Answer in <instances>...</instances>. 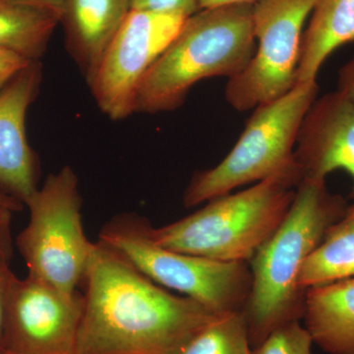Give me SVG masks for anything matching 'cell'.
Returning a JSON list of instances; mask_svg holds the SVG:
<instances>
[{"label": "cell", "instance_id": "obj_18", "mask_svg": "<svg viewBox=\"0 0 354 354\" xmlns=\"http://www.w3.org/2000/svg\"><path fill=\"white\" fill-rule=\"evenodd\" d=\"M181 354H252L243 312L218 317L200 330Z\"/></svg>", "mask_w": 354, "mask_h": 354}, {"label": "cell", "instance_id": "obj_6", "mask_svg": "<svg viewBox=\"0 0 354 354\" xmlns=\"http://www.w3.org/2000/svg\"><path fill=\"white\" fill-rule=\"evenodd\" d=\"M318 93L317 81L297 83L288 94L254 109L227 157L191 178L184 191L183 206L193 208L295 165L300 127Z\"/></svg>", "mask_w": 354, "mask_h": 354}, {"label": "cell", "instance_id": "obj_14", "mask_svg": "<svg viewBox=\"0 0 354 354\" xmlns=\"http://www.w3.org/2000/svg\"><path fill=\"white\" fill-rule=\"evenodd\" d=\"M304 326L327 354H354V278L307 290Z\"/></svg>", "mask_w": 354, "mask_h": 354}, {"label": "cell", "instance_id": "obj_20", "mask_svg": "<svg viewBox=\"0 0 354 354\" xmlns=\"http://www.w3.org/2000/svg\"><path fill=\"white\" fill-rule=\"evenodd\" d=\"M130 10L189 18L200 10L198 0H129Z\"/></svg>", "mask_w": 354, "mask_h": 354}, {"label": "cell", "instance_id": "obj_21", "mask_svg": "<svg viewBox=\"0 0 354 354\" xmlns=\"http://www.w3.org/2000/svg\"><path fill=\"white\" fill-rule=\"evenodd\" d=\"M9 263L10 261L0 256V353L4 351L3 333L7 304L14 279H16L15 274L11 271Z\"/></svg>", "mask_w": 354, "mask_h": 354}, {"label": "cell", "instance_id": "obj_16", "mask_svg": "<svg viewBox=\"0 0 354 354\" xmlns=\"http://www.w3.org/2000/svg\"><path fill=\"white\" fill-rule=\"evenodd\" d=\"M354 278V203L326 232L323 241L305 261L299 283L308 290Z\"/></svg>", "mask_w": 354, "mask_h": 354}, {"label": "cell", "instance_id": "obj_23", "mask_svg": "<svg viewBox=\"0 0 354 354\" xmlns=\"http://www.w3.org/2000/svg\"><path fill=\"white\" fill-rule=\"evenodd\" d=\"M14 212L0 208V256L10 261L13 256V241L11 234V221Z\"/></svg>", "mask_w": 354, "mask_h": 354}, {"label": "cell", "instance_id": "obj_28", "mask_svg": "<svg viewBox=\"0 0 354 354\" xmlns=\"http://www.w3.org/2000/svg\"><path fill=\"white\" fill-rule=\"evenodd\" d=\"M0 354H16V353H10V351H2V353H0Z\"/></svg>", "mask_w": 354, "mask_h": 354}, {"label": "cell", "instance_id": "obj_19", "mask_svg": "<svg viewBox=\"0 0 354 354\" xmlns=\"http://www.w3.org/2000/svg\"><path fill=\"white\" fill-rule=\"evenodd\" d=\"M314 341L300 321L281 326L252 349V354H313Z\"/></svg>", "mask_w": 354, "mask_h": 354}, {"label": "cell", "instance_id": "obj_22", "mask_svg": "<svg viewBox=\"0 0 354 354\" xmlns=\"http://www.w3.org/2000/svg\"><path fill=\"white\" fill-rule=\"evenodd\" d=\"M30 62L31 60L14 51L0 48V88L17 75Z\"/></svg>", "mask_w": 354, "mask_h": 354}, {"label": "cell", "instance_id": "obj_13", "mask_svg": "<svg viewBox=\"0 0 354 354\" xmlns=\"http://www.w3.org/2000/svg\"><path fill=\"white\" fill-rule=\"evenodd\" d=\"M129 12V0H64L59 24L88 85Z\"/></svg>", "mask_w": 354, "mask_h": 354}, {"label": "cell", "instance_id": "obj_4", "mask_svg": "<svg viewBox=\"0 0 354 354\" xmlns=\"http://www.w3.org/2000/svg\"><path fill=\"white\" fill-rule=\"evenodd\" d=\"M302 176L297 162L248 189L207 202L195 213L152 228L160 245L221 262H247L290 211Z\"/></svg>", "mask_w": 354, "mask_h": 354}, {"label": "cell", "instance_id": "obj_10", "mask_svg": "<svg viewBox=\"0 0 354 354\" xmlns=\"http://www.w3.org/2000/svg\"><path fill=\"white\" fill-rule=\"evenodd\" d=\"M84 295L65 293L27 274L14 279L4 322L3 351L76 354Z\"/></svg>", "mask_w": 354, "mask_h": 354}, {"label": "cell", "instance_id": "obj_9", "mask_svg": "<svg viewBox=\"0 0 354 354\" xmlns=\"http://www.w3.org/2000/svg\"><path fill=\"white\" fill-rule=\"evenodd\" d=\"M187 18L130 10L88 86L95 102L113 120L134 113L140 84Z\"/></svg>", "mask_w": 354, "mask_h": 354}, {"label": "cell", "instance_id": "obj_17", "mask_svg": "<svg viewBox=\"0 0 354 354\" xmlns=\"http://www.w3.org/2000/svg\"><path fill=\"white\" fill-rule=\"evenodd\" d=\"M59 17L46 9L0 0V48L39 62Z\"/></svg>", "mask_w": 354, "mask_h": 354}, {"label": "cell", "instance_id": "obj_11", "mask_svg": "<svg viewBox=\"0 0 354 354\" xmlns=\"http://www.w3.org/2000/svg\"><path fill=\"white\" fill-rule=\"evenodd\" d=\"M43 79L39 62H31L0 88V188L26 204L35 194L39 162L26 134L28 109Z\"/></svg>", "mask_w": 354, "mask_h": 354}, {"label": "cell", "instance_id": "obj_25", "mask_svg": "<svg viewBox=\"0 0 354 354\" xmlns=\"http://www.w3.org/2000/svg\"><path fill=\"white\" fill-rule=\"evenodd\" d=\"M6 1L46 9V10L57 14L59 19L62 10H64V0H6Z\"/></svg>", "mask_w": 354, "mask_h": 354}, {"label": "cell", "instance_id": "obj_15", "mask_svg": "<svg viewBox=\"0 0 354 354\" xmlns=\"http://www.w3.org/2000/svg\"><path fill=\"white\" fill-rule=\"evenodd\" d=\"M354 41V0H316L302 37L297 83L317 81L327 58Z\"/></svg>", "mask_w": 354, "mask_h": 354}, {"label": "cell", "instance_id": "obj_24", "mask_svg": "<svg viewBox=\"0 0 354 354\" xmlns=\"http://www.w3.org/2000/svg\"><path fill=\"white\" fill-rule=\"evenodd\" d=\"M337 90L354 101V57L339 69Z\"/></svg>", "mask_w": 354, "mask_h": 354}, {"label": "cell", "instance_id": "obj_7", "mask_svg": "<svg viewBox=\"0 0 354 354\" xmlns=\"http://www.w3.org/2000/svg\"><path fill=\"white\" fill-rule=\"evenodd\" d=\"M26 206L29 223L16 239L28 274L65 293L83 285L94 243L82 223V197L75 171L66 165L50 174Z\"/></svg>", "mask_w": 354, "mask_h": 354}, {"label": "cell", "instance_id": "obj_2", "mask_svg": "<svg viewBox=\"0 0 354 354\" xmlns=\"http://www.w3.org/2000/svg\"><path fill=\"white\" fill-rule=\"evenodd\" d=\"M348 206L326 180L302 179L297 186L285 221L249 261L252 285L243 314L252 349L272 330L304 319L302 268Z\"/></svg>", "mask_w": 354, "mask_h": 354}, {"label": "cell", "instance_id": "obj_5", "mask_svg": "<svg viewBox=\"0 0 354 354\" xmlns=\"http://www.w3.org/2000/svg\"><path fill=\"white\" fill-rule=\"evenodd\" d=\"M152 228L138 214H118L101 228L99 241L158 285L218 315L243 312L252 285L249 263L221 262L171 250L153 239Z\"/></svg>", "mask_w": 354, "mask_h": 354}, {"label": "cell", "instance_id": "obj_3", "mask_svg": "<svg viewBox=\"0 0 354 354\" xmlns=\"http://www.w3.org/2000/svg\"><path fill=\"white\" fill-rule=\"evenodd\" d=\"M252 10L253 4L218 6L187 18L144 76L134 113L174 111L200 81L241 73L256 51Z\"/></svg>", "mask_w": 354, "mask_h": 354}, {"label": "cell", "instance_id": "obj_26", "mask_svg": "<svg viewBox=\"0 0 354 354\" xmlns=\"http://www.w3.org/2000/svg\"><path fill=\"white\" fill-rule=\"evenodd\" d=\"M257 0H198L200 10L214 7L236 6V4H254Z\"/></svg>", "mask_w": 354, "mask_h": 354}, {"label": "cell", "instance_id": "obj_8", "mask_svg": "<svg viewBox=\"0 0 354 354\" xmlns=\"http://www.w3.org/2000/svg\"><path fill=\"white\" fill-rule=\"evenodd\" d=\"M316 0H257L253 4L258 46L245 68L228 79L225 99L247 111L283 97L297 84L304 25Z\"/></svg>", "mask_w": 354, "mask_h": 354}, {"label": "cell", "instance_id": "obj_12", "mask_svg": "<svg viewBox=\"0 0 354 354\" xmlns=\"http://www.w3.org/2000/svg\"><path fill=\"white\" fill-rule=\"evenodd\" d=\"M295 160L304 179L326 180L337 169L353 179L354 101L339 91L317 97L300 127Z\"/></svg>", "mask_w": 354, "mask_h": 354}, {"label": "cell", "instance_id": "obj_1", "mask_svg": "<svg viewBox=\"0 0 354 354\" xmlns=\"http://www.w3.org/2000/svg\"><path fill=\"white\" fill-rule=\"evenodd\" d=\"M83 286L76 354H181L200 330L223 316L158 285L99 241Z\"/></svg>", "mask_w": 354, "mask_h": 354}, {"label": "cell", "instance_id": "obj_27", "mask_svg": "<svg viewBox=\"0 0 354 354\" xmlns=\"http://www.w3.org/2000/svg\"><path fill=\"white\" fill-rule=\"evenodd\" d=\"M0 208L9 209L16 213L24 208V204L0 188Z\"/></svg>", "mask_w": 354, "mask_h": 354}]
</instances>
